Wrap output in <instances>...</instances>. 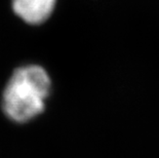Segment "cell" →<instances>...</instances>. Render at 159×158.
Returning <instances> with one entry per match:
<instances>
[{"instance_id": "1", "label": "cell", "mask_w": 159, "mask_h": 158, "mask_svg": "<svg viewBox=\"0 0 159 158\" xmlns=\"http://www.w3.org/2000/svg\"><path fill=\"white\" fill-rule=\"evenodd\" d=\"M50 90V79L42 67L27 65L12 73L2 96V109L8 118L26 122L39 115Z\"/></svg>"}, {"instance_id": "2", "label": "cell", "mask_w": 159, "mask_h": 158, "mask_svg": "<svg viewBox=\"0 0 159 158\" xmlns=\"http://www.w3.org/2000/svg\"><path fill=\"white\" fill-rule=\"evenodd\" d=\"M57 0H11L13 12L29 25L45 23L56 8Z\"/></svg>"}]
</instances>
